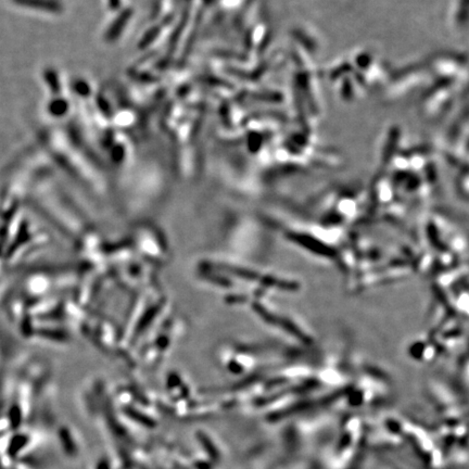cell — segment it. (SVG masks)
<instances>
[{
	"instance_id": "6da1fadb",
	"label": "cell",
	"mask_w": 469,
	"mask_h": 469,
	"mask_svg": "<svg viewBox=\"0 0 469 469\" xmlns=\"http://www.w3.org/2000/svg\"><path fill=\"white\" fill-rule=\"evenodd\" d=\"M467 0H456L452 9L451 20L453 28L457 31L467 29Z\"/></svg>"
}]
</instances>
